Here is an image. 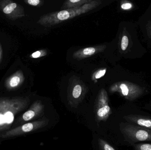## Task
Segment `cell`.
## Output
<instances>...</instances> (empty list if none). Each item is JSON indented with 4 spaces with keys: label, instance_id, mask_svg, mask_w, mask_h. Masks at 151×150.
<instances>
[{
    "label": "cell",
    "instance_id": "277c9868",
    "mask_svg": "<svg viewBox=\"0 0 151 150\" xmlns=\"http://www.w3.org/2000/svg\"><path fill=\"white\" fill-rule=\"evenodd\" d=\"M49 120L47 119L32 122H27L23 125L9 129L4 134L0 135V138L5 139L23 135L27 133L34 132L40 129L46 127L48 124Z\"/></svg>",
    "mask_w": 151,
    "mask_h": 150
},
{
    "label": "cell",
    "instance_id": "8992f818",
    "mask_svg": "<svg viewBox=\"0 0 151 150\" xmlns=\"http://www.w3.org/2000/svg\"><path fill=\"white\" fill-rule=\"evenodd\" d=\"M95 111L98 122L105 121L111 114L108 95L105 89H102L99 92L95 103Z\"/></svg>",
    "mask_w": 151,
    "mask_h": 150
},
{
    "label": "cell",
    "instance_id": "44dd1931",
    "mask_svg": "<svg viewBox=\"0 0 151 150\" xmlns=\"http://www.w3.org/2000/svg\"><path fill=\"white\" fill-rule=\"evenodd\" d=\"M3 57V49L1 45V42H0V64L2 60Z\"/></svg>",
    "mask_w": 151,
    "mask_h": 150
},
{
    "label": "cell",
    "instance_id": "6da1fadb",
    "mask_svg": "<svg viewBox=\"0 0 151 150\" xmlns=\"http://www.w3.org/2000/svg\"><path fill=\"white\" fill-rule=\"evenodd\" d=\"M30 102L27 97L0 98V133L9 130L16 116L26 109Z\"/></svg>",
    "mask_w": 151,
    "mask_h": 150
},
{
    "label": "cell",
    "instance_id": "5bb4252c",
    "mask_svg": "<svg viewBox=\"0 0 151 150\" xmlns=\"http://www.w3.org/2000/svg\"><path fill=\"white\" fill-rule=\"evenodd\" d=\"M99 150H115L107 142L102 139L98 140Z\"/></svg>",
    "mask_w": 151,
    "mask_h": 150
},
{
    "label": "cell",
    "instance_id": "ffe728a7",
    "mask_svg": "<svg viewBox=\"0 0 151 150\" xmlns=\"http://www.w3.org/2000/svg\"><path fill=\"white\" fill-rule=\"evenodd\" d=\"M132 5L129 3L122 4L121 5L122 9L124 10H128L132 8Z\"/></svg>",
    "mask_w": 151,
    "mask_h": 150
},
{
    "label": "cell",
    "instance_id": "7a4b0ae2",
    "mask_svg": "<svg viewBox=\"0 0 151 150\" xmlns=\"http://www.w3.org/2000/svg\"><path fill=\"white\" fill-rule=\"evenodd\" d=\"M101 3L102 1H92L80 7L48 13L41 16L37 23L48 27L56 25L91 11L98 7Z\"/></svg>",
    "mask_w": 151,
    "mask_h": 150
},
{
    "label": "cell",
    "instance_id": "ac0fdd59",
    "mask_svg": "<svg viewBox=\"0 0 151 150\" xmlns=\"http://www.w3.org/2000/svg\"><path fill=\"white\" fill-rule=\"evenodd\" d=\"M24 2L26 4H29L33 6H38L41 4V1L40 0H25Z\"/></svg>",
    "mask_w": 151,
    "mask_h": 150
},
{
    "label": "cell",
    "instance_id": "9c48e42d",
    "mask_svg": "<svg viewBox=\"0 0 151 150\" xmlns=\"http://www.w3.org/2000/svg\"><path fill=\"white\" fill-rule=\"evenodd\" d=\"M44 111V106L41 101H35L28 110L23 114L20 119V122L24 123L40 117L43 115Z\"/></svg>",
    "mask_w": 151,
    "mask_h": 150
},
{
    "label": "cell",
    "instance_id": "8fae6325",
    "mask_svg": "<svg viewBox=\"0 0 151 150\" xmlns=\"http://www.w3.org/2000/svg\"><path fill=\"white\" fill-rule=\"evenodd\" d=\"M106 48V46L105 45L85 48L75 52L73 54V57L76 60H82L101 53L104 51Z\"/></svg>",
    "mask_w": 151,
    "mask_h": 150
},
{
    "label": "cell",
    "instance_id": "52a82bcc",
    "mask_svg": "<svg viewBox=\"0 0 151 150\" xmlns=\"http://www.w3.org/2000/svg\"><path fill=\"white\" fill-rule=\"evenodd\" d=\"M0 11L7 18L15 21L24 16V9L22 5L11 0H0Z\"/></svg>",
    "mask_w": 151,
    "mask_h": 150
},
{
    "label": "cell",
    "instance_id": "3957f363",
    "mask_svg": "<svg viewBox=\"0 0 151 150\" xmlns=\"http://www.w3.org/2000/svg\"><path fill=\"white\" fill-rule=\"evenodd\" d=\"M122 133L129 142L151 141V129L128 123H122L120 126Z\"/></svg>",
    "mask_w": 151,
    "mask_h": 150
},
{
    "label": "cell",
    "instance_id": "2e32d148",
    "mask_svg": "<svg viewBox=\"0 0 151 150\" xmlns=\"http://www.w3.org/2000/svg\"><path fill=\"white\" fill-rule=\"evenodd\" d=\"M129 44V39L127 36L124 35L122 39L121 47L123 51H125L127 49Z\"/></svg>",
    "mask_w": 151,
    "mask_h": 150
},
{
    "label": "cell",
    "instance_id": "5b68a950",
    "mask_svg": "<svg viewBox=\"0 0 151 150\" xmlns=\"http://www.w3.org/2000/svg\"><path fill=\"white\" fill-rule=\"evenodd\" d=\"M110 92H118L125 98L133 100L139 97L143 93V90L137 85L128 82L117 83L111 86Z\"/></svg>",
    "mask_w": 151,
    "mask_h": 150
},
{
    "label": "cell",
    "instance_id": "7c38bea8",
    "mask_svg": "<svg viewBox=\"0 0 151 150\" xmlns=\"http://www.w3.org/2000/svg\"><path fill=\"white\" fill-rule=\"evenodd\" d=\"M124 119L128 122L134 123L142 127L151 129V119L142 118L137 115H130L125 116Z\"/></svg>",
    "mask_w": 151,
    "mask_h": 150
},
{
    "label": "cell",
    "instance_id": "4fadbf2b",
    "mask_svg": "<svg viewBox=\"0 0 151 150\" xmlns=\"http://www.w3.org/2000/svg\"><path fill=\"white\" fill-rule=\"evenodd\" d=\"M92 0H68L65 1L61 9L63 10L73 9L76 7L82 6L92 1Z\"/></svg>",
    "mask_w": 151,
    "mask_h": 150
},
{
    "label": "cell",
    "instance_id": "d6986e66",
    "mask_svg": "<svg viewBox=\"0 0 151 150\" xmlns=\"http://www.w3.org/2000/svg\"><path fill=\"white\" fill-rule=\"evenodd\" d=\"M140 150H151V144H142L139 146Z\"/></svg>",
    "mask_w": 151,
    "mask_h": 150
},
{
    "label": "cell",
    "instance_id": "ba28073f",
    "mask_svg": "<svg viewBox=\"0 0 151 150\" xmlns=\"http://www.w3.org/2000/svg\"><path fill=\"white\" fill-rule=\"evenodd\" d=\"M86 93V88L84 85L76 82L70 85L68 92V101L72 107H76L82 101Z\"/></svg>",
    "mask_w": 151,
    "mask_h": 150
},
{
    "label": "cell",
    "instance_id": "e0dca14e",
    "mask_svg": "<svg viewBox=\"0 0 151 150\" xmlns=\"http://www.w3.org/2000/svg\"><path fill=\"white\" fill-rule=\"evenodd\" d=\"M46 53L44 52L43 50H39L34 52L32 53L30 55V57L33 59H36V58H40V57L46 55Z\"/></svg>",
    "mask_w": 151,
    "mask_h": 150
},
{
    "label": "cell",
    "instance_id": "30bf717a",
    "mask_svg": "<svg viewBox=\"0 0 151 150\" xmlns=\"http://www.w3.org/2000/svg\"><path fill=\"white\" fill-rule=\"evenodd\" d=\"M25 76L22 70H17L5 80L4 86L7 90L13 91L19 88L24 83Z\"/></svg>",
    "mask_w": 151,
    "mask_h": 150
},
{
    "label": "cell",
    "instance_id": "9a60e30c",
    "mask_svg": "<svg viewBox=\"0 0 151 150\" xmlns=\"http://www.w3.org/2000/svg\"><path fill=\"white\" fill-rule=\"evenodd\" d=\"M106 69L99 70L98 71H96L93 75L92 77V80H96L104 76L106 73Z\"/></svg>",
    "mask_w": 151,
    "mask_h": 150
}]
</instances>
